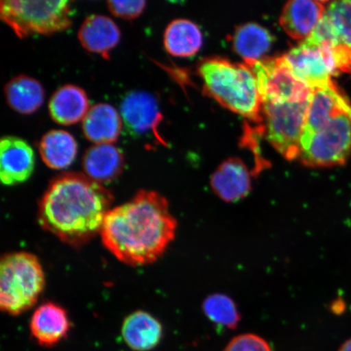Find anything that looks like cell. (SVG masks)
<instances>
[{"mask_svg":"<svg viewBox=\"0 0 351 351\" xmlns=\"http://www.w3.org/2000/svg\"><path fill=\"white\" fill-rule=\"evenodd\" d=\"M308 101L262 104L267 141L288 160L300 157Z\"/></svg>","mask_w":351,"mask_h":351,"instance_id":"obj_6","label":"cell"},{"mask_svg":"<svg viewBox=\"0 0 351 351\" xmlns=\"http://www.w3.org/2000/svg\"><path fill=\"white\" fill-rule=\"evenodd\" d=\"M249 67L256 76L262 104L308 101L311 88L293 75L282 56L261 60Z\"/></svg>","mask_w":351,"mask_h":351,"instance_id":"obj_8","label":"cell"},{"mask_svg":"<svg viewBox=\"0 0 351 351\" xmlns=\"http://www.w3.org/2000/svg\"><path fill=\"white\" fill-rule=\"evenodd\" d=\"M232 47L248 66L261 60L273 45L274 38L269 30L256 23H247L237 28L232 35Z\"/></svg>","mask_w":351,"mask_h":351,"instance_id":"obj_22","label":"cell"},{"mask_svg":"<svg viewBox=\"0 0 351 351\" xmlns=\"http://www.w3.org/2000/svg\"><path fill=\"white\" fill-rule=\"evenodd\" d=\"M32 147L20 138L4 136L0 142V179L4 185L15 186L30 178L34 169Z\"/></svg>","mask_w":351,"mask_h":351,"instance_id":"obj_13","label":"cell"},{"mask_svg":"<svg viewBox=\"0 0 351 351\" xmlns=\"http://www.w3.org/2000/svg\"><path fill=\"white\" fill-rule=\"evenodd\" d=\"M0 17L21 38L34 34L50 35L71 26L72 3L68 0H2Z\"/></svg>","mask_w":351,"mask_h":351,"instance_id":"obj_5","label":"cell"},{"mask_svg":"<svg viewBox=\"0 0 351 351\" xmlns=\"http://www.w3.org/2000/svg\"><path fill=\"white\" fill-rule=\"evenodd\" d=\"M282 57L293 75L311 89L328 84L339 74L332 48L306 39Z\"/></svg>","mask_w":351,"mask_h":351,"instance_id":"obj_9","label":"cell"},{"mask_svg":"<svg viewBox=\"0 0 351 351\" xmlns=\"http://www.w3.org/2000/svg\"><path fill=\"white\" fill-rule=\"evenodd\" d=\"M44 164L52 169H64L73 164L77 154V144L72 134L55 130L44 134L38 143Z\"/></svg>","mask_w":351,"mask_h":351,"instance_id":"obj_23","label":"cell"},{"mask_svg":"<svg viewBox=\"0 0 351 351\" xmlns=\"http://www.w3.org/2000/svg\"><path fill=\"white\" fill-rule=\"evenodd\" d=\"M328 3L311 0L289 1L283 8L280 24L289 37L304 41L317 28Z\"/></svg>","mask_w":351,"mask_h":351,"instance_id":"obj_15","label":"cell"},{"mask_svg":"<svg viewBox=\"0 0 351 351\" xmlns=\"http://www.w3.org/2000/svg\"><path fill=\"white\" fill-rule=\"evenodd\" d=\"M45 287V276L34 254H5L0 263V307L3 313L19 315L36 304Z\"/></svg>","mask_w":351,"mask_h":351,"instance_id":"obj_4","label":"cell"},{"mask_svg":"<svg viewBox=\"0 0 351 351\" xmlns=\"http://www.w3.org/2000/svg\"><path fill=\"white\" fill-rule=\"evenodd\" d=\"M4 95L10 107L25 115L36 112L45 97L41 83L26 75L12 78L4 86Z\"/></svg>","mask_w":351,"mask_h":351,"instance_id":"obj_24","label":"cell"},{"mask_svg":"<svg viewBox=\"0 0 351 351\" xmlns=\"http://www.w3.org/2000/svg\"><path fill=\"white\" fill-rule=\"evenodd\" d=\"M120 111L125 129L132 136L152 137L160 144L166 145L158 131L163 115L152 95L141 90L130 92L122 99Z\"/></svg>","mask_w":351,"mask_h":351,"instance_id":"obj_10","label":"cell"},{"mask_svg":"<svg viewBox=\"0 0 351 351\" xmlns=\"http://www.w3.org/2000/svg\"><path fill=\"white\" fill-rule=\"evenodd\" d=\"M223 351H273L269 342L253 333L234 337Z\"/></svg>","mask_w":351,"mask_h":351,"instance_id":"obj_27","label":"cell"},{"mask_svg":"<svg viewBox=\"0 0 351 351\" xmlns=\"http://www.w3.org/2000/svg\"><path fill=\"white\" fill-rule=\"evenodd\" d=\"M71 327L67 311L54 302H45L35 310L30 332L38 343L52 346L64 339Z\"/></svg>","mask_w":351,"mask_h":351,"instance_id":"obj_16","label":"cell"},{"mask_svg":"<svg viewBox=\"0 0 351 351\" xmlns=\"http://www.w3.org/2000/svg\"><path fill=\"white\" fill-rule=\"evenodd\" d=\"M51 119L62 125H72L83 121L90 110L86 91L75 85H64L52 95L49 105Z\"/></svg>","mask_w":351,"mask_h":351,"instance_id":"obj_19","label":"cell"},{"mask_svg":"<svg viewBox=\"0 0 351 351\" xmlns=\"http://www.w3.org/2000/svg\"><path fill=\"white\" fill-rule=\"evenodd\" d=\"M108 8L112 14L124 20H134L142 14L146 8L144 0L134 1H108Z\"/></svg>","mask_w":351,"mask_h":351,"instance_id":"obj_28","label":"cell"},{"mask_svg":"<svg viewBox=\"0 0 351 351\" xmlns=\"http://www.w3.org/2000/svg\"><path fill=\"white\" fill-rule=\"evenodd\" d=\"M252 176L243 160L230 158L215 171L210 177V186L219 199L226 203H234L251 192Z\"/></svg>","mask_w":351,"mask_h":351,"instance_id":"obj_14","label":"cell"},{"mask_svg":"<svg viewBox=\"0 0 351 351\" xmlns=\"http://www.w3.org/2000/svg\"><path fill=\"white\" fill-rule=\"evenodd\" d=\"M351 156V110L342 112L319 130L298 159L310 168L344 165Z\"/></svg>","mask_w":351,"mask_h":351,"instance_id":"obj_7","label":"cell"},{"mask_svg":"<svg viewBox=\"0 0 351 351\" xmlns=\"http://www.w3.org/2000/svg\"><path fill=\"white\" fill-rule=\"evenodd\" d=\"M82 46L92 53L109 59V53L121 39L119 27L108 16L90 15L83 21L78 32Z\"/></svg>","mask_w":351,"mask_h":351,"instance_id":"obj_18","label":"cell"},{"mask_svg":"<svg viewBox=\"0 0 351 351\" xmlns=\"http://www.w3.org/2000/svg\"><path fill=\"white\" fill-rule=\"evenodd\" d=\"M203 43V34L199 26L186 19L174 20L167 26L164 44L170 55L177 57L195 56Z\"/></svg>","mask_w":351,"mask_h":351,"instance_id":"obj_25","label":"cell"},{"mask_svg":"<svg viewBox=\"0 0 351 351\" xmlns=\"http://www.w3.org/2000/svg\"><path fill=\"white\" fill-rule=\"evenodd\" d=\"M306 39L315 45L351 50V0L328 2L322 19Z\"/></svg>","mask_w":351,"mask_h":351,"instance_id":"obj_12","label":"cell"},{"mask_svg":"<svg viewBox=\"0 0 351 351\" xmlns=\"http://www.w3.org/2000/svg\"><path fill=\"white\" fill-rule=\"evenodd\" d=\"M351 104L335 82L311 89L301 138V152L310 139L333 117L350 111Z\"/></svg>","mask_w":351,"mask_h":351,"instance_id":"obj_11","label":"cell"},{"mask_svg":"<svg viewBox=\"0 0 351 351\" xmlns=\"http://www.w3.org/2000/svg\"><path fill=\"white\" fill-rule=\"evenodd\" d=\"M199 73L208 95L256 124H263L262 102L256 79L248 65L215 57L199 64Z\"/></svg>","mask_w":351,"mask_h":351,"instance_id":"obj_3","label":"cell"},{"mask_svg":"<svg viewBox=\"0 0 351 351\" xmlns=\"http://www.w3.org/2000/svg\"><path fill=\"white\" fill-rule=\"evenodd\" d=\"M121 335L130 349L148 351L159 344L163 335V328L159 320L151 314L138 311L125 318Z\"/></svg>","mask_w":351,"mask_h":351,"instance_id":"obj_21","label":"cell"},{"mask_svg":"<svg viewBox=\"0 0 351 351\" xmlns=\"http://www.w3.org/2000/svg\"><path fill=\"white\" fill-rule=\"evenodd\" d=\"M113 195L102 184L64 173L49 184L38 206L39 225L63 243L80 247L101 232Z\"/></svg>","mask_w":351,"mask_h":351,"instance_id":"obj_2","label":"cell"},{"mask_svg":"<svg viewBox=\"0 0 351 351\" xmlns=\"http://www.w3.org/2000/svg\"><path fill=\"white\" fill-rule=\"evenodd\" d=\"M122 118L117 109L108 104L92 106L82 121L86 138L96 144H112L119 138Z\"/></svg>","mask_w":351,"mask_h":351,"instance_id":"obj_20","label":"cell"},{"mask_svg":"<svg viewBox=\"0 0 351 351\" xmlns=\"http://www.w3.org/2000/svg\"><path fill=\"white\" fill-rule=\"evenodd\" d=\"M339 351H351V339L346 341L341 346Z\"/></svg>","mask_w":351,"mask_h":351,"instance_id":"obj_29","label":"cell"},{"mask_svg":"<svg viewBox=\"0 0 351 351\" xmlns=\"http://www.w3.org/2000/svg\"><path fill=\"white\" fill-rule=\"evenodd\" d=\"M203 311L210 322L230 329L236 328L241 319L234 301L223 293H213L206 298Z\"/></svg>","mask_w":351,"mask_h":351,"instance_id":"obj_26","label":"cell"},{"mask_svg":"<svg viewBox=\"0 0 351 351\" xmlns=\"http://www.w3.org/2000/svg\"><path fill=\"white\" fill-rule=\"evenodd\" d=\"M124 166L123 152L112 144L94 145L87 149L82 158V167L87 177L102 185L119 177Z\"/></svg>","mask_w":351,"mask_h":351,"instance_id":"obj_17","label":"cell"},{"mask_svg":"<svg viewBox=\"0 0 351 351\" xmlns=\"http://www.w3.org/2000/svg\"><path fill=\"white\" fill-rule=\"evenodd\" d=\"M178 222L168 200L153 191H139L109 210L100 235L118 261L131 266L155 262L175 238Z\"/></svg>","mask_w":351,"mask_h":351,"instance_id":"obj_1","label":"cell"}]
</instances>
